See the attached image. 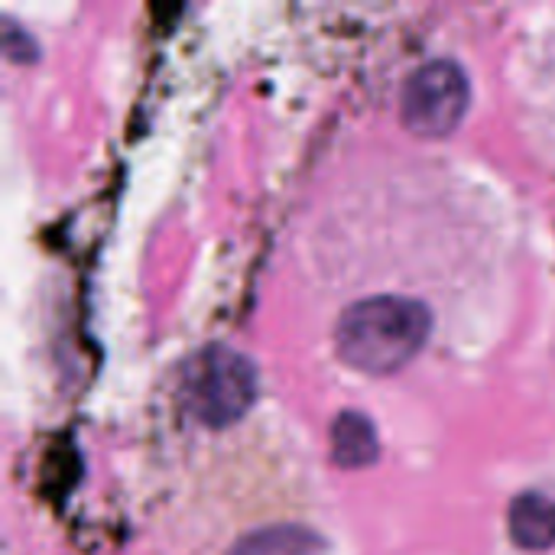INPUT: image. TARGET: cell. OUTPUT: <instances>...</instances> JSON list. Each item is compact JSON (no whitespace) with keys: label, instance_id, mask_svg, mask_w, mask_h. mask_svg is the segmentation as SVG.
I'll return each instance as SVG.
<instances>
[{"label":"cell","instance_id":"cell-2","mask_svg":"<svg viewBox=\"0 0 555 555\" xmlns=\"http://www.w3.org/2000/svg\"><path fill=\"white\" fill-rule=\"evenodd\" d=\"M260 380L250 358L228 345H211L198 351L182 377L185 413L208 429L234 426L257 400Z\"/></svg>","mask_w":555,"mask_h":555},{"label":"cell","instance_id":"cell-4","mask_svg":"<svg viewBox=\"0 0 555 555\" xmlns=\"http://www.w3.org/2000/svg\"><path fill=\"white\" fill-rule=\"evenodd\" d=\"M507 530L514 546L524 553H546L555 550V498L546 491H524L511 501Z\"/></svg>","mask_w":555,"mask_h":555},{"label":"cell","instance_id":"cell-3","mask_svg":"<svg viewBox=\"0 0 555 555\" xmlns=\"http://www.w3.org/2000/svg\"><path fill=\"white\" fill-rule=\"evenodd\" d=\"M472 81L465 68L449 59H426L420 62L400 88V120L413 137L442 140L459 130L468 114Z\"/></svg>","mask_w":555,"mask_h":555},{"label":"cell","instance_id":"cell-1","mask_svg":"<svg viewBox=\"0 0 555 555\" xmlns=\"http://www.w3.org/2000/svg\"><path fill=\"white\" fill-rule=\"evenodd\" d=\"M439 328V312L403 296H361L341 302L332 322V345L345 367L367 377L406 371Z\"/></svg>","mask_w":555,"mask_h":555},{"label":"cell","instance_id":"cell-6","mask_svg":"<svg viewBox=\"0 0 555 555\" xmlns=\"http://www.w3.org/2000/svg\"><path fill=\"white\" fill-rule=\"evenodd\" d=\"M234 555H312V537L306 530L280 527L250 537Z\"/></svg>","mask_w":555,"mask_h":555},{"label":"cell","instance_id":"cell-5","mask_svg":"<svg viewBox=\"0 0 555 555\" xmlns=\"http://www.w3.org/2000/svg\"><path fill=\"white\" fill-rule=\"evenodd\" d=\"M380 452L374 423L358 413V410H345L335 423H332V459L345 468H361L371 465Z\"/></svg>","mask_w":555,"mask_h":555},{"label":"cell","instance_id":"cell-7","mask_svg":"<svg viewBox=\"0 0 555 555\" xmlns=\"http://www.w3.org/2000/svg\"><path fill=\"white\" fill-rule=\"evenodd\" d=\"M546 65H543V111H546V127L555 130V49L543 55Z\"/></svg>","mask_w":555,"mask_h":555}]
</instances>
